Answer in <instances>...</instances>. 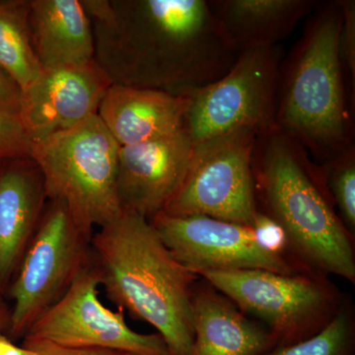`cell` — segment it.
Instances as JSON below:
<instances>
[{"label": "cell", "instance_id": "obj_15", "mask_svg": "<svg viewBox=\"0 0 355 355\" xmlns=\"http://www.w3.org/2000/svg\"><path fill=\"white\" fill-rule=\"evenodd\" d=\"M193 343L190 355H261L277 347L263 324L250 319L207 280L193 288Z\"/></svg>", "mask_w": 355, "mask_h": 355}, {"label": "cell", "instance_id": "obj_18", "mask_svg": "<svg viewBox=\"0 0 355 355\" xmlns=\"http://www.w3.org/2000/svg\"><path fill=\"white\" fill-rule=\"evenodd\" d=\"M321 1L315 0H209L212 13L238 51L273 46Z\"/></svg>", "mask_w": 355, "mask_h": 355}, {"label": "cell", "instance_id": "obj_19", "mask_svg": "<svg viewBox=\"0 0 355 355\" xmlns=\"http://www.w3.org/2000/svg\"><path fill=\"white\" fill-rule=\"evenodd\" d=\"M31 0H0V69L21 89L42 72L29 29Z\"/></svg>", "mask_w": 355, "mask_h": 355}, {"label": "cell", "instance_id": "obj_12", "mask_svg": "<svg viewBox=\"0 0 355 355\" xmlns=\"http://www.w3.org/2000/svg\"><path fill=\"white\" fill-rule=\"evenodd\" d=\"M111 81L95 60L42 70L21 89L18 118L32 144L71 130L97 114Z\"/></svg>", "mask_w": 355, "mask_h": 355}, {"label": "cell", "instance_id": "obj_3", "mask_svg": "<svg viewBox=\"0 0 355 355\" xmlns=\"http://www.w3.org/2000/svg\"><path fill=\"white\" fill-rule=\"evenodd\" d=\"M91 261L109 301L156 329L171 355H190L200 277L172 256L150 221L123 210L93 233Z\"/></svg>", "mask_w": 355, "mask_h": 355}, {"label": "cell", "instance_id": "obj_2", "mask_svg": "<svg viewBox=\"0 0 355 355\" xmlns=\"http://www.w3.org/2000/svg\"><path fill=\"white\" fill-rule=\"evenodd\" d=\"M252 170L257 207L284 229L288 260L355 284V238L336 212L321 166L273 125L257 137Z\"/></svg>", "mask_w": 355, "mask_h": 355}, {"label": "cell", "instance_id": "obj_6", "mask_svg": "<svg viewBox=\"0 0 355 355\" xmlns=\"http://www.w3.org/2000/svg\"><path fill=\"white\" fill-rule=\"evenodd\" d=\"M227 296L245 315L261 320L277 345L318 335L335 319L347 294L320 273L265 270L195 273Z\"/></svg>", "mask_w": 355, "mask_h": 355}, {"label": "cell", "instance_id": "obj_8", "mask_svg": "<svg viewBox=\"0 0 355 355\" xmlns=\"http://www.w3.org/2000/svg\"><path fill=\"white\" fill-rule=\"evenodd\" d=\"M282 53L280 44L245 49L225 76L189 97L184 130L193 146L243 128L261 132L275 125Z\"/></svg>", "mask_w": 355, "mask_h": 355}, {"label": "cell", "instance_id": "obj_16", "mask_svg": "<svg viewBox=\"0 0 355 355\" xmlns=\"http://www.w3.org/2000/svg\"><path fill=\"white\" fill-rule=\"evenodd\" d=\"M189 105V97L112 84L97 114L120 146H125L184 130Z\"/></svg>", "mask_w": 355, "mask_h": 355}, {"label": "cell", "instance_id": "obj_14", "mask_svg": "<svg viewBox=\"0 0 355 355\" xmlns=\"http://www.w3.org/2000/svg\"><path fill=\"white\" fill-rule=\"evenodd\" d=\"M48 200L43 174L31 157L0 161V291L3 294Z\"/></svg>", "mask_w": 355, "mask_h": 355}, {"label": "cell", "instance_id": "obj_24", "mask_svg": "<svg viewBox=\"0 0 355 355\" xmlns=\"http://www.w3.org/2000/svg\"><path fill=\"white\" fill-rule=\"evenodd\" d=\"M251 227L253 228L257 241L261 248L270 253L288 259L286 233L277 222L258 210Z\"/></svg>", "mask_w": 355, "mask_h": 355}, {"label": "cell", "instance_id": "obj_13", "mask_svg": "<svg viewBox=\"0 0 355 355\" xmlns=\"http://www.w3.org/2000/svg\"><path fill=\"white\" fill-rule=\"evenodd\" d=\"M186 130L121 146L116 191L121 210L151 220L181 186L193 153Z\"/></svg>", "mask_w": 355, "mask_h": 355}, {"label": "cell", "instance_id": "obj_23", "mask_svg": "<svg viewBox=\"0 0 355 355\" xmlns=\"http://www.w3.org/2000/svg\"><path fill=\"white\" fill-rule=\"evenodd\" d=\"M343 10V22L338 36V53L343 67L347 69L350 84L355 86V1L340 0Z\"/></svg>", "mask_w": 355, "mask_h": 355}, {"label": "cell", "instance_id": "obj_5", "mask_svg": "<svg viewBox=\"0 0 355 355\" xmlns=\"http://www.w3.org/2000/svg\"><path fill=\"white\" fill-rule=\"evenodd\" d=\"M121 146L98 114L77 127L32 144L49 200L65 203L89 233L121 214L116 191Z\"/></svg>", "mask_w": 355, "mask_h": 355}, {"label": "cell", "instance_id": "obj_4", "mask_svg": "<svg viewBox=\"0 0 355 355\" xmlns=\"http://www.w3.org/2000/svg\"><path fill=\"white\" fill-rule=\"evenodd\" d=\"M340 0L320 2L280 69L275 125L307 153L329 161L352 144L338 53Z\"/></svg>", "mask_w": 355, "mask_h": 355}, {"label": "cell", "instance_id": "obj_1", "mask_svg": "<svg viewBox=\"0 0 355 355\" xmlns=\"http://www.w3.org/2000/svg\"><path fill=\"white\" fill-rule=\"evenodd\" d=\"M94 60L112 84L190 97L225 76L240 51L207 0H81Z\"/></svg>", "mask_w": 355, "mask_h": 355}, {"label": "cell", "instance_id": "obj_11", "mask_svg": "<svg viewBox=\"0 0 355 355\" xmlns=\"http://www.w3.org/2000/svg\"><path fill=\"white\" fill-rule=\"evenodd\" d=\"M149 221L172 256L191 272L265 270L291 275L301 272L286 257L261 248L251 226L209 216H170L162 212Z\"/></svg>", "mask_w": 355, "mask_h": 355}, {"label": "cell", "instance_id": "obj_9", "mask_svg": "<svg viewBox=\"0 0 355 355\" xmlns=\"http://www.w3.org/2000/svg\"><path fill=\"white\" fill-rule=\"evenodd\" d=\"M259 133L243 128L195 144L186 176L162 214L252 226L258 212L252 160Z\"/></svg>", "mask_w": 355, "mask_h": 355}, {"label": "cell", "instance_id": "obj_17", "mask_svg": "<svg viewBox=\"0 0 355 355\" xmlns=\"http://www.w3.org/2000/svg\"><path fill=\"white\" fill-rule=\"evenodd\" d=\"M28 21L42 70L94 62L92 24L81 0H31Z\"/></svg>", "mask_w": 355, "mask_h": 355}, {"label": "cell", "instance_id": "obj_7", "mask_svg": "<svg viewBox=\"0 0 355 355\" xmlns=\"http://www.w3.org/2000/svg\"><path fill=\"white\" fill-rule=\"evenodd\" d=\"M93 233L77 225L64 202L48 200L6 291L13 303L7 335L10 340H23L87 268Z\"/></svg>", "mask_w": 355, "mask_h": 355}, {"label": "cell", "instance_id": "obj_21", "mask_svg": "<svg viewBox=\"0 0 355 355\" xmlns=\"http://www.w3.org/2000/svg\"><path fill=\"white\" fill-rule=\"evenodd\" d=\"M327 189L338 216L355 238V147L352 144L335 158L322 166Z\"/></svg>", "mask_w": 355, "mask_h": 355}, {"label": "cell", "instance_id": "obj_20", "mask_svg": "<svg viewBox=\"0 0 355 355\" xmlns=\"http://www.w3.org/2000/svg\"><path fill=\"white\" fill-rule=\"evenodd\" d=\"M261 355H355V306L347 294L340 312L318 335Z\"/></svg>", "mask_w": 355, "mask_h": 355}, {"label": "cell", "instance_id": "obj_25", "mask_svg": "<svg viewBox=\"0 0 355 355\" xmlns=\"http://www.w3.org/2000/svg\"><path fill=\"white\" fill-rule=\"evenodd\" d=\"M23 347L31 350L33 355H137L120 350L99 347H69L33 338H23Z\"/></svg>", "mask_w": 355, "mask_h": 355}, {"label": "cell", "instance_id": "obj_22", "mask_svg": "<svg viewBox=\"0 0 355 355\" xmlns=\"http://www.w3.org/2000/svg\"><path fill=\"white\" fill-rule=\"evenodd\" d=\"M32 144L19 118L0 112V161L31 157Z\"/></svg>", "mask_w": 355, "mask_h": 355}, {"label": "cell", "instance_id": "obj_28", "mask_svg": "<svg viewBox=\"0 0 355 355\" xmlns=\"http://www.w3.org/2000/svg\"><path fill=\"white\" fill-rule=\"evenodd\" d=\"M11 308L8 307L4 300V294L0 291V333L8 335L10 329Z\"/></svg>", "mask_w": 355, "mask_h": 355}, {"label": "cell", "instance_id": "obj_26", "mask_svg": "<svg viewBox=\"0 0 355 355\" xmlns=\"http://www.w3.org/2000/svg\"><path fill=\"white\" fill-rule=\"evenodd\" d=\"M21 88L3 69H0V112L18 116Z\"/></svg>", "mask_w": 355, "mask_h": 355}, {"label": "cell", "instance_id": "obj_10", "mask_svg": "<svg viewBox=\"0 0 355 355\" xmlns=\"http://www.w3.org/2000/svg\"><path fill=\"white\" fill-rule=\"evenodd\" d=\"M92 261L64 297L40 318L24 338L69 347H99L137 355H171L158 333L140 334L127 324L123 310H111L99 297Z\"/></svg>", "mask_w": 355, "mask_h": 355}, {"label": "cell", "instance_id": "obj_27", "mask_svg": "<svg viewBox=\"0 0 355 355\" xmlns=\"http://www.w3.org/2000/svg\"><path fill=\"white\" fill-rule=\"evenodd\" d=\"M0 355H33V352L23 345L18 347L6 334L0 333Z\"/></svg>", "mask_w": 355, "mask_h": 355}]
</instances>
